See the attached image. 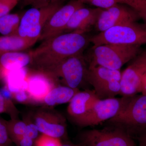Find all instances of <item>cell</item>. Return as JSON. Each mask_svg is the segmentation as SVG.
Returning a JSON list of instances; mask_svg holds the SVG:
<instances>
[{"label": "cell", "instance_id": "d6a6232c", "mask_svg": "<svg viewBox=\"0 0 146 146\" xmlns=\"http://www.w3.org/2000/svg\"><path fill=\"white\" fill-rule=\"evenodd\" d=\"M138 142L137 146H146V130L135 137Z\"/></svg>", "mask_w": 146, "mask_h": 146}, {"label": "cell", "instance_id": "e0dca14e", "mask_svg": "<svg viewBox=\"0 0 146 146\" xmlns=\"http://www.w3.org/2000/svg\"><path fill=\"white\" fill-rule=\"evenodd\" d=\"M34 74V78L26 85L25 90L30 101L42 102L49 92L56 86L54 84L56 82L42 74L35 72Z\"/></svg>", "mask_w": 146, "mask_h": 146}, {"label": "cell", "instance_id": "1f68e13d", "mask_svg": "<svg viewBox=\"0 0 146 146\" xmlns=\"http://www.w3.org/2000/svg\"><path fill=\"white\" fill-rule=\"evenodd\" d=\"M137 12L140 18L143 19L145 23L146 27V0H144L143 3Z\"/></svg>", "mask_w": 146, "mask_h": 146}, {"label": "cell", "instance_id": "7402d4cb", "mask_svg": "<svg viewBox=\"0 0 146 146\" xmlns=\"http://www.w3.org/2000/svg\"><path fill=\"white\" fill-rule=\"evenodd\" d=\"M6 113L9 114L11 119H15L16 109L9 98L5 97L0 93V114Z\"/></svg>", "mask_w": 146, "mask_h": 146}, {"label": "cell", "instance_id": "52a82bcc", "mask_svg": "<svg viewBox=\"0 0 146 146\" xmlns=\"http://www.w3.org/2000/svg\"><path fill=\"white\" fill-rule=\"evenodd\" d=\"M78 141L80 146H137L125 131L111 125L84 131L79 134Z\"/></svg>", "mask_w": 146, "mask_h": 146}, {"label": "cell", "instance_id": "7c38bea8", "mask_svg": "<svg viewBox=\"0 0 146 146\" xmlns=\"http://www.w3.org/2000/svg\"><path fill=\"white\" fill-rule=\"evenodd\" d=\"M83 7L84 4L79 0H71L66 5L62 6L45 24L39 40L45 41L63 34L73 13Z\"/></svg>", "mask_w": 146, "mask_h": 146}, {"label": "cell", "instance_id": "4316f807", "mask_svg": "<svg viewBox=\"0 0 146 146\" xmlns=\"http://www.w3.org/2000/svg\"><path fill=\"white\" fill-rule=\"evenodd\" d=\"M39 131L34 123H27L26 130L25 136L36 141L39 137Z\"/></svg>", "mask_w": 146, "mask_h": 146}, {"label": "cell", "instance_id": "3957f363", "mask_svg": "<svg viewBox=\"0 0 146 146\" xmlns=\"http://www.w3.org/2000/svg\"><path fill=\"white\" fill-rule=\"evenodd\" d=\"M141 45L109 44L93 46L86 57L88 67L101 66L113 70L122 67L136 58L142 50Z\"/></svg>", "mask_w": 146, "mask_h": 146}, {"label": "cell", "instance_id": "5bb4252c", "mask_svg": "<svg viewBox=\"0 0 146 146\" xmlns=\"http://www.w3.org/2000/svg\"><path fill=\"white\" fill-rule=\"evenodd\" d=\"M102 9L84 7L76 10L70 18L63 33L72 32H88L95 26Z\"/></svg>", "mask_w": 146, "mask_h": 146}, {"label": "cell", "instance_id": "d6986e66", "mask_svg": "<svg viewBox=\"0 0 146 146\" xmlns=\"http://www.w3.org/2000/svg\"><path fill=\"white\" fill-rule=\"evenodd\" d=\"M79 91L78 89H72L65 85H56L49 92L43 102L49 106L70 102Z\"/></svg>", "mask_w": 146, "mask_h": 146}, {"label": "cell", "instance_id": "e575fe53", "mask_svg": "<svg viewBox=\"0 0 146 146\" xmlns=\"http://www.w3.org/2000/svg\"><path fill=\"white\" fill-rule=\"evenodd\" d=\"M61 146H80L78 144H74L70 141H65L62 143Z\"/></svg>", "mask_w": 146, "mask_h": 146}, {"label": "cell", "instance_id": "ba28073f", "mask_svg": "<svg viewBox=\"0 0 146 146\" xmlns=\"http://www.w3.org/2000/svg\"><path fill=\"white\" fill-rule=\"evenodd\" d=\"M63 5V3H54L42 7L30 9L22 16L18 35L38 41L47 21Z\"/></svg>", "mask_w": 146, "mask_h": 146}, {"label": "cell", "instance_id": "f1b7e54d", "mask_svg": "<svg viewBox=\"0 0 146 146\" xmlns=\"http://www.w3.org/2000/svg\"><path fill=\"white\" fill-rule=\"evenodd\" d=\"M11 96L16 101L21 103H25L30 101L28 94L25 90H21L16 93L11 94Z\"/></svg>", "mask_w": 146, "mask_h": 146}, {"label": "cell", "instance_id": "6da1fadb", "mask_svg": "<svg viewBox=\"0 0 146 146\" xmlns=\"http://www.w3.org/2000/svg\"><path fill=\"white\" fill-rule=\"evenodd\" d=\"M90 38L86 33L72 32L45 40L30 52L31 61L29 65L34 72L46 74L65 58L83 54L90 43Z\"/></svg>", "mask_w": 146, "mask_h": 146}, {"label": "cell", "instance_id": "4dcf8cb0", "mask_svg": "<svg viewBox=\"0 0 146 146\" xmlns=\"http://www.w3.org/2000/svg\"><path fill=\"white\" fill-rule=\"evenodd\" d=\"M35 143L34 140L24 136L14 143L17 146H34Z\"/></svg>", "mask_w": 146, "mask_h": 146}, {"label": "cell", "instance_id": "d4e9b609", "mask_svg": "<svg viewBox=\"0 0 146 146\" xmlns=\"http://www.w3.org/2000/svg\"><path fill=\"white\" fill-rule=\"evenodd\" d=\"M20 0H0V18L9 13Z\"/></svg>", "mask_w": 146, "mask_h": 146}, {"label": "cell", "instance_id": "9a60e30c", "mask_svg": "<svg viewBox=\"0 0 146 146\" xmlns=\"http://www.w3.org/2000/svg\"><path fill=\"white\" fill-rule=\"evenodd\" d=\"M99 100L93 90L79 91L69 102L67 108L68 116L75 123L86 115Z\"/></svg>", "mask_w": 146, "mask_h": 146}, {"label": "cell", "instance_id": "8992f818", "mask_svg": "<svg viewBox=\"0 0 146 146\" xmlns=\"http://www.w3.org/2000/svg\"><path fill=\"white\" fill-rule=\"evenodd\" d=\"M121 74L101 66L88 67L86 81L99 99L112 98L121 95Z\"/></svg>", "mask_w": 146, "mask_h": 146}, {"label": "cell", "instance_id": "7a4b0ae2", "mask_svg": "<svg viewBox=\"0 0 146 146\" xmlns=\"http://www.w3.org/2000/svg\"><path fill=\"white\" fill-rule=\"evenodd\" d=\"M122 104L114 117L106 121L125 131L132 138L146 130V95L122 96Z\"/></svg>", "mask_w": 146, "mask_h": 146}, {"label": "cell", "instance_id": "83f0119b", "mask_svg": "<svg viewBox=\"0 0 146 146\" xmlns=\"http://www.w3.org/2000/svg\"><path fill=\"white\" fill-rule=\"evenodd\" d=\"M117 3L125 5L137 11L144 0H115Z\"/></svg>", "mask_w": 146, "mask_h": 146}, {"label": "cell", "instance_id": "9c48e42d", "mask_svg": "<svg viewBox=\"0 0 146 146\" xmlns=\"http://www.w3.org/2000/svg\"><path fill=\"white\" fill-rule=\"evenodd\" d=\"M122 104V98L99 100L94 107L75 124L82 127H94L107 121L117 115Z\"/></svg>", "mask_w": 146, "mask_h": 146}, {"label": "cell", "instance_id": "4fadbf2b", "mask_svg": "<svg viewBox=\"0 0 146 146\" xmlns=\"http://www.w3.org/2000/svg\"><path fill=\"white\" fill-rule=\"evenodd\" d=\"M33 119L42 134L60 139L67 137L66 121L60 114L48 110H39L35 112Z\"/></svg>", "mask_w": 146, "mask_h": 146}, {"label": "cell", "instance_id": "30bf717a", "mask_svg": "<svg viewBox=\"0 0 146 146\" xmlns=\"http://www.w3.org/2000/svg\"><path fill=\"white\" fill-rule=\"evenodd\" d=\"M140 19L138 13L125 5L117 3L106 9H103L94 28L102 32L119 25L136 22Z\"/></svg>", "mask_w": 146, "mask_h": 146}, {"label": "cell", "instance_id": "8fae6325", "mask_svg": "<svg viewBox=\"0 0 146 146\" xmlns=\"http://www.w3.org/2000/svg\"><path fill=\"white\" fill-rule=\"evenodd\" d=\"M121 74V95L133 96L141 92V79L146 72V50H142Z\"/></svg>", "mask_w": 146, "mask_h": 146}, {"label": "cell", "instance_id": "ffe728a7", "mask_svg": "<svg viewBox=\"0 0 146 146\" xmlns=\"http://www.w3.org/2000/svg\"><path fill=\"white\" fill-rule=\"evenodd\" d=\"M22 16L18 13H8L0 18V33L3 36L18 35Z\"/></svg>", "mask_w": 146, "mask_h": 146}, {"label": "cell", "instance_id": "484cf974", "mask_svg": "<svg viewBox=\"0 0 146 146\" xmlns=\"http://www.w3.org/2000/svg\"><path fill=\"white\" fill-rule=\"evenodd\" d=\"M12 142L9 135L6 123L0 119V146H10Z\"/></svg>", "mask_w": 146, "mask_h": 146}, {"label": "cell", "instance_id": "cb8c5ba5", "mask_svg": "<svg viewBox=\"0 0 146 146\" xmlns=\"http://www.w3.org/2000/svg\"><path fill=\"white\" fill-rule=\"evenodd\" d=\"M84 4L94 6L96 8L106 9L117 3L115 0H79Z\"/></svg>", "mask_w": 146, "mask_h": 146}, {"label": "cell", "instance_id": "836d02e7", "mask_svg": "<svg viewBox=\"0 0 146 146\" xmlns=\"http://www.w3.org/2000/svg\"><path fill=\"white\" fill-rule=\"evenodd\" d=\"M140 93L146 95V72L144 73L141 79Z\"/></svg>", "mask_w": 146, "mask_h": 146}, {"label": "cell", "instance_id": "f546056e", "mask_svg": "<svg viewBox=\"0 0 146 146\" xmlns=\"http://www.w3.org/2000/svg\"><path fill=\"white\" fill-rule=\"evenodd\" d=\"M65 0H30V2L35 7H41L45 6L54 3H63Z\"/></svg>", "mask_w": 146, "mask_h": 146}, {"label": "cell", "instance_id": "277c9868", "mask_svg": "<svg viewBox=\"0 0 146 146\" xmlns=\"http://www.w3.org/2000/svg\"><path fill=\"white\" fill-rule=\"evenodd\" d=\"M88 69L85 57L81 54L62 60L45 75L56 83L60 80L63 85L79 90L84 84H88L86 81Z\"/></svg>", "mask_w": 146, "mask_h": 146}, {"label": "cell", "instance_id": "603a6c76", "mask_svg": "<svg viewBox=\"0 0 146 146\" xmlns=\"http://www.w3.org/2000/svg\"><path fill=\"white\" fill-rule=\"evenodd\" d=\"M61 145L60 139L42 134L35 141L34 146H61Z\"/></svg>", "mask_w": 146, "mask_h": 146}, {"label": "cell", "instance_id": "5b68a950", "mask_svg": "<svg viewBox=\"0 0 146 146\" xmlns=\"http://www.w3.org/2000/svg\"><path fill=\"white\" fill-rule=\"evenodd\" d=\"M93 46L117 44L142 45L146 44V27L136 22L115 26L91 36Z\"/></svg>", "mask_w": 146, "mask_h": 146}, {"label": "cell", "instance_id": "ac0fdd59", "mask_svg": "<svg viewBox=\"0 0 146 146\" xmlns=\"http://www.w3.org/2000/svg\"><path fill=\"white\" fill-rule=\"evenodd\" d=\"M37 41L24 38L18 35L0 36V56L20 52L32 46Z\"/></svg>", "mask_w": 146, "mask_h": 146}, {"label": "cell", "instance_id": "44dd1931", "mask_svg": "<svg viewBox=\"0 0 146 146\" xmlns=\"http://www.w3.org/2000/svg\"><path fill=\"white\" fill-rule=\"evenodd\" d=\"M5 123L9 135L13 143L25 136L27 125L26 122L12 119Z\"/></svg>", "mask_w": 146, "mask_h": 146}, {"label": "cell", "instance_id": "2e32d148", "mask_svg": "<svg viewBox=\"0 0 146 146\" xmlns=\"http://www.w3.org/2000/svg\"><path fill=\"white\" fill-rule=\"evenodd\" d=\"M31 61L30 52L7 53L0 56V82H5L11 73L26 68Z\"/></svg>", "mask_w": 146, "mask_h": 146}]
</instances>
